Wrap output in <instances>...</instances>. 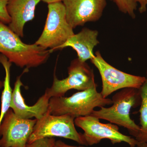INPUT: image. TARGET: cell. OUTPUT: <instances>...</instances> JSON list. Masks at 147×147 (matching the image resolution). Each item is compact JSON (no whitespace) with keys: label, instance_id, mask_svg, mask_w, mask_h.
Masks as SVG:
<instances>
[{"label":"cell","instance_id":"6da1fadb","mask_svg":"<svg viewBox=\"0 0 147 147\" xmlns=\"http://www.w3.org/2000/svg\"><path fill=\"white\" fill-rule=\"evenodd\" d=\"M0 53L11 63L28 70L45 63L51 52L35 43H24L18 35L0 21Z\"/></svg>","mask_w":147,"mask_h":147},{"label":"cell","instance_id":"7a4b0ae2","mask_svg":"<svg viewBox=\"0 0 147 147\" xmlns=\"http://www.w3.org/2000/svg\"><path fill=\"white\" fill-rule=\"evenodd\" d=\"M112 100L113 103L111 107H101L99 110H94L91 115L99 119L105 120L123 127L127 129L129 134L136 138L139 134L140 127L131 119L130 112L131 108H136L141 105L139 89H123L113 96Z\"/></svg>","mask_w":147,"mask_h":147},{"label":"cell","instance_id":"3957f363","mask_svg":"<svg viewBox=\"0 0 147 147\" xmlns=\"http://www.w3.org/2000/svg\"><path fill=\"white\" fill-rule=\"evenodd\" d=\"M96 84L89 89L74 93L69 97H51L49 109L55 115H67L76 118L90 115L96 107L112 105L110 98H104L96 90Z\"/></svg>","mask_w":147,"mask_h":147},{"label":"cell","instance_id":"277c9868","mask_svg":"<svg viewBox=\"0 0 147 147\" xmlns=\"http://www.w3.org/2000/svg\"><path fill=\"white\" fill-rule=\"evenodd\" d=\"M73 28L66 19L62 2L48 4V13L45 27L41 35L35 42L52 53L59 50L62 45L75 34Z\"/></svg>","mask_w":147,"mask_h":147},{"label":"cell","instance_id":"5b68a950","mask_svg":"<svg viewBox=\"0 0 147 147\" xmlns=\"http://www.w3.org/2000/svg\"><path fill=\"white\" fill-rule=\"evenodd\" d=\"M75 119L69 115H52L49 108L41 118L37 120L28 144L42 138L59 137L86 146L83 134L78 132L75 128Z\"/></svg>","mask_w":147,"mask_h":147},{"label":"cell","instance_id":"8992f818","mask_svg":"<svg viewBox=\"0 0 147 147\" xmlns=\"http://www.w3.org/2000/svg\"><path fill=\"white\" fill-rule=\"evenodd\" d=\"M74 123L84 130L86 146L96 144L103 139H109L113 144L125 142L130 147H135L138 142L135 138L121 133L117 125L102 123L99 119L91 115L76 118Z\"/></svg>","mask_w":147,"mask_h":147},{"label":"cell","instance_id":"52a82bcc","mask_svg":"<svg viewBox=\"0 0 147 147\" xmlns=\"http://www.w3.org/2000/svg\"><path fill=\"white\" fill-rule=\"evenodd\" d=\"M68 76L59 80L54 75L52 86L45 90L49 98L63 97L70 90L84 91L89 89L96 84L93 70L86 62H82L78 58L74 59L68 67Z\"/></svg>","mask_w":147,"mask_h":147},{"label":"cell","instance_id":"ba28073f","mask_svg":"<svg viewBox=\"0 0 147 147\" xmlns=\"http://www.w3.org/2000/svg\"><path fill=\"white\" fill-rule=\"evenodd\" d=\"M91 63L97 68L102 82V96L107 98L114 92L125 88H140L146 77L125 73L114 67L104 59L99 51H97Z\"/></svg>","mask_w":147,"mask_h":147},{"label":"cell","instance_id":"9c48e42d","mask_svg":"<svg viewBox=\"0 0 147 147\" xmlns=\"http://www.w3.org/2000/svg\"><path fill=\"white\" fill-rule=\"evenodd\" d=\"M36 121L18 117L9 109L0 125V147H26Z\"/></svg>","mask_w":147,"mask_h":147},{"label":"cell","instance_id":"30bf717a","mask_svg":"<svg viewBox=\"0 0 147 147\" xmlns=\"http://www.w3.org/2000/svg\"><path fill=\"white\" fill-rule=\"evenodd\" d=\"M66 19L73 29L100 19L106 0H63Z\"/></svg>","mask_w":147,"mask_h":147},{"label":"cell","instance_id":"8fae6325","mask_svg":"<svg viewBox=\"0 0 147 147\" xmlns=\"http://www.w3.org/2000/svg\"><path fill=\"white\" fill-rule=\"evenodd\" d=\"M21 76L22 75L16 78L12 90L10 108L18 117L24 119L35 118L37 120L39 119L48 110L50 98L45 92L34 105H27L21 94V87L24 86L21 81Z\"/></svg>","mask_w":147,"mask_h":147},{"label":"cell","instance_id":"7c38bea8","mask_svg":"<svg viewBox=\"0 0 147 147\" xmlns=\"http://www.w3.org/2000/svg\"><path fill=\"white\" fill-rule=\"evenodd\" d=\"M41 0H9L7 10L11 18L9 27L20 37L24 36L25 24L35 17L36 8Z\"/></svg>","mask_w":147,"mask_h":147},{"label":"cell","instance_id":"4fadbf2b","mask_svg":"<svg viewBox=\"0 0 147 147\" xmlns=\"http://www.w3.org/2000/svg\"><path fill=\"white\" fill-rule=\"evenodd\" d=\"M97 30L84 28L78 33L74 34L60 48L63 49L71 47L76 51L78 59L82 62H86L94 56L93 50L99 42Z\"/></svg>","mask_w":147,"mask_h":147},{"label":"cell","instance_id":"5bb4252c","mask_svg":"<svg viewBox=\"0 0 147 147\" xmlns=\"http://www.w3.org/2000/svg\"><path fill=\"white\" fill-rule=\"evenodd\" d=\"M0 63L3 65L5 71V76L3 82V90L1 95V105L0 115V125L4 117L10 108L11 101L12 96V90L10 86V68L11 63L7 58L0 54Z\"/></svg>","mask_w":147,"mask_h":147},{"label":"cell","instance_id":"9a60e30c","mask_svg":"<svg viewBox=\"0 0 147 147\" xmlns=\"http://www.w3.org/2000/svg\"><path fill=\"white\" fill-rule=\"evenodd\" d=\"M146 81L139 89L141 98L140 113V131L135 139L139 142H147V71Z\"/></svg>","mask_w":147,"mask_h":147},{"label":"cell","instance_id":"2e32d148","mask_svg":"<svg viewBox=\"0 0 147 147\" xmlns=\"http://www.w3.org/2000/svg\"><path fill=\"white\" fill-rule=\"evenodd\" d=\"M119 9L123 13L128 14L133 18H135L137 9V0H113Z\"/></svg>","mask_w":147,"mask_h":147},{"label":"cell","instance_id":"e0dca14e","mask_svg":"<svg viewBox=\"0 0 147 147\" xmlns=\"http://www.w3.org/2000/svg\"><path fill=\"white\" fill-rule=\"evenodd\" d=\"M56 141L54 137L42 138L27 144L26 147H54Z\"/></svg>","mask_w":147,"mask_h":147},{"label":"cell","instance_id":"ac0fdd59","mask_svg":"<svg viewBox=\"0 0 147 147\" xmlns=\"http://www.w3.org/2000/svg\"><path fill=\"white\" fill-rule=\"evenodd\" d=\"M9 0H0V21L5 24H9L11 18L7 10V5Z\"/></svg>","mask_w":147,"mask_h":147},{"label":"cell","instance_id":"d6986e66","mask_svg":"<svg viewBox=\"0 0 147 147\" xmlns=\"http://www.w3.org/2000/svg\"><path fill=\"white\" fill-rule=\"evenodd\" d=\"M139 4V11L140 13L146 12L147 10V0H137Z\"/></svg>","mask_w":147,"mask_h":147},{"label":"cell","instance_id":"ffe728a7","mask_svg":"<svg viewBox=\"0 0 147 147\" xmlns=\"http://www.w3.org/2000/svg\"><path fill=\"white\" fill-rule=\"evenodd\" d=\"M54 147H86L84 146H71L66 144L61 140L56 141Z\"/></svg>","mask_w":147,"mask_h":147},{"label":"cell","instance_id":"44dd1931","mask_svg":"<svg viewBox=\"0 0 147 147\" xmlns=\"http://www.w3.org/2000/svg\"><path fill=\"white\" fill-rule=\"evenodd\" d=\"M41 1L49 4L52 3L62 2L63 0H41Z\"/></svg>","mask_w":147,"mask_h":147},{"label":"cell","instance_id":"7402d4cb","mask_svg":"<svg viewBox=\"0 0 147 147\" xmlns=\"http://www.w3.org/2000/svg\"><path fill=\"white\" fill-rule=\"evenodd\" d=\"M135 147H147V142H138Z\"/></svg>","mask_w":147,"mask_h":147},{"label":"cell","instance_id":"603a6c76","mask_svg":"<svg viewBox=\"0 0 147 147\" xmlns=\"http://www.w3.org/2000/svg\"><path fill=\"white\" fill-rule=\"evenodd\" d=\"M3 82L0 80V89L1 88L3 87Z\"/></svg>","mask_w":147,"mask_h":147},{"label":"cell","instance_id":"cb8c5ba5","mask_svg":"<svg viewBox=\"0 0 147 147\" xmlns=\"http://www.w3.org/2000/svg\"></svg>","mask_w":147,"mask_h":147}]
</instances>
